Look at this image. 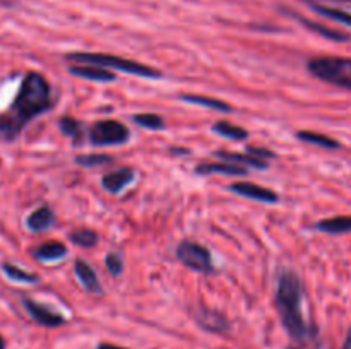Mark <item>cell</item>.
Instances as JSON below:
<instances>
[{"instance_id": "6da1fadb", "label": "cell", "mask_w": 351, "mask_h": 349, "mask_svg": "<svg viewBox=\"0 0 351 349\" xmlns=\"http://www.w3.org/2000/svg\"><path fill=\"white\" fill-rule=\"evenodd\" d=\"M50 105L51 92L47 79L41 74H38V72L26 74L10 108L0 115V133H2L3 139H17L24 127L34 116L47 112Z\"/></svg>"}, {"instance_id": "7a4b0ae2", "label": "cell", "mask_w": 351, "mask_h": 349, "mask_svg": "<svg viewBox=\"0 0 351 349\" xmlns=\"http://www.w3.org/2000/svg\"><path fill=\"white\" fill-rule=\"evenodd\" d=\"M276 308L290 337L305 341L307 325L302 317V287L300 281L291 270H283L278 281Z\"/></svg>"}, {"instance_id": "3957f363", "label": "cell", "mask_w": 351, "mask_h": 349, "mask_svg": "<svg viewBox=\"0 0 351 349\" xmlns=\"http://www.w3.org/2000/svg\"><path fill=\"white\" fill-rule=\"evenodd\" d=\"M65 58H67L69 62H75V64H81V65H98V67H103V68H117V70H122L125 72V74L139 75V77H147V79L161 77V72L156 70V68L149 67V65L141 64V62L127 60V58L115 57V55L74 51V53H69Z\"/></svg>"}, {"instance_id": "277c9868", "label": "cell", "mask_w": 351, "mask_h": 349, "mask_svg": "<svg viewBox=\"0 0 351 349\" xmlns=\"http://www.w3.org/2000/svg\"><path fill=\"white\" fill-rule=\"evenodd\" d=\"M308 72L321 81L351 91V58L317 57L308 60Z\"/></svg>"}, {"instance_id": "5b68a950", "label": "cell", "mask_w": 351, "mask_h": 349, "mask_svg": "<svg viewBox=\"0 0 351 349\" xmlns=\"http://www.w3.org/2000/svg\"><path fill=\"white\" fill-rule=\"evenodd\" d=\"M177 257L185 267L195 270V272L209 274L215 270L211 253L206 246L199 245L197 242H191V240L182 242L177 248Z\"/></svg>"}, {"instance_id": "8992f818", "label": "cell", "mask_w": 351, "mask_h": 349, "mask_svg": "<svg viewBox=\"0 0 351 349\" xmlns=\"http://www.w3.org/2000/svg\"><path fill=\"white\" fill-rule=\"evenodd\" d=\"M130 137L129 129L117 120H99L91 127L89 140L95 146H115L127 142Z\"/></svg>"}, {"instance_id": "52a82bcc", "label": "cell", "mask_w": 351, "mask_h": 349, "mask_svg": "<svg viewBox=\"0 0 351 349\" xmlns=\"http://www.w3.org/2000/svg\"><path fill=\"white\" fill-rule=\"evenodd\" d=\"M23 305L27 310V313L33 317V320L43 325V327H60V325L65 324V317H62L57 311H51L50 308L31 300V298H24Z\"/></svg>"}, {"instance_id": "ba28073f", "label": "cell", "mask_w": 351, "mask_h": 349, "mask_svg": "<svg viewBox=\"0 0 351 349\" xmlns=\"http://www.w3.org/2000/svg\"><path fill=\"white\" fill-rule=\"evenodd\" d=\"M230 190L235 192V194L242 195V197L247 198H254V201L259 202H267V204H274L278 202V194L271 188L261 187V185L256 183H249V181H239V183H233L230 187Z\"/></svg>"}, {"instance_id": "9c48e42d", "label": "cell", "mask_w": 351, "mask_h": 349, "mask_svg": "<svg viewBox=\"0 0 351 349\" xmlns=\"http://www.w3.org/2000/svg\"><path fill=\"white\" fill-rule=\"evenodd\" d=\"M134 177H136V173H134L132 168H120V170L112 171V173L103 177V187L110 194H120L127 185L132 183Z\"/></svg>"}, {"instance_id": "30bf717a", "label": "cell", "mask_w": 351, "mask_h": 349, "mask_svg": "<svg viewBox=\"0 0 351 349\" xmlns=\"http://www.w3.org/2000/svg\"><path fill=\"white\" fill-rule=\"evenodd\" d=\"M71 74L77 75V77L88 79V81H96V82H113L117 79V75L113 72H110L108 68L98 67V65H71Z\"/></svg>"}, {"instance_id": "8fae6325", "label": "cell", "mask_w": 351, "mask_h": 349, "mask_svg": "<svg viewBox=\"0 0 351 349\" xmlns=\"http://www.w3.org/2000/svg\"><path fill=\"white\" fill-rule=\"evenodd\" d=\"M74 269L86 291H89V293H96V294L101 293V284H99L98 276H96V272L93 270V267L89 266V263H86L84 260H75Z\"/></svg>"}, {"instance_id": "7c38bea8", "label": "cell", "mask_w": 351, "mask_h": 349, "mask_svg": "<svg viewBox=\"0 0 351 349\" xmlns=\"http://www.w3.org/2000/svg\"><path fill=\"white\" fill-rule=\"evenodd\" d=\"M51 224H53V212H51V209L48 205L38 207L26 219V226L34 233L47 231Z\"/></svg>"}, {"instance_id": "4fadbf2b", "label": "cell", "mask_w": 351, "mask_h": 349, "mask_svg": "<svg viewBox=\"0 0 351 349\" xmlns=\"http://www.w3.org/2000/svg\"><path fill=\"white\" fill-rule=\"evenodd\" d=\"M216 157H219L221 161H226V163L239 164V166H254V168H267V161L261 159V157L252 156V154H240V153H228V151H218L215 153Z\"/></svg>"}, {"instance_id": "5bb4252c", "label": "cell", "mask_w": 351, "mask_h": 349, "mask_svg": "<svg viewBox=\"0 0 351 349\" xmlns=\"http://www.w3.org/2000/svg\"><path fill=\"white\" fill-rule=\"evenodd\" d=\"M199 174H211V173H221V174H228V177H242V174H247V168L245 166H239V164L233 163H204L199 164L195 168Z\"/></svg>"}, {"instance_id": "9a60e30c", "label": "cell", "mask_w": 351, "mask_h": 349, "mask_svg": "<svg viewBox=\"0 0 351 349\" xmlns=\"http://www.w3.org/2000/svg\"><path fill=\"white\" fill-rule=\"evenodd\" d=\"M33 255L41 262H53V260H60L67 255V246L60 242H47L38 246Z\"/></svg>"}, {"instance_id": "2e32d148", "label": "cell", "mask_w": 351, "mask_h": 349, "mask_svg": "<svg viewBox=\"0 0 351 349\" xmlns=\"http://www.w3.org/2000/svg\"><path fill=\"white\" fill-rule=\"evenodd\" d=\"M298 21H300L302 24H304L307 29L314 31V33L321 34V36L328 38V40H332V41H348L350 40V34L348 33H343V31H338V29H332V27H328L324 26V24L321 23H315V21H311L307 19V17L304 16H295Z\"/></svg>"}, {"instance_id": "e0dca14e", "label": "cell", "mask_w": 351, "mask_h": 349, "mask_svg": "<svg viewBox=\"0 0 351 349\" xmlns=\"http://www.w3.org/2000/svg\"><path fill=\"white\" fill-rule=\"evenodd\" d=\"M312 10H315L317 14L321 16L328 17V19L336 21V23H341L345 26L351 27V12L348 10H341V9H336V7L331 5H324V3H317V2H308Z\"/></svg>"}, {"instance_id": "ac0fdd59", "label": "cell", "mask_w": 351, "mask_h": 349, "mask_svg": "<svg viewBox=\"0 0 351 349\" xmlns=\"http://www.w3.org/2000/svg\"><path fill=\"white\" fill-rule=\"evenodd\" d=\"M317 228L324 233H332V235L350 233L351 216H336V218H331V219H322V221L317 222Z\"/></svg>"}, {"instance_id": "d6986e66", "label": "cell", "mask_w": 351, "mask_h": 349, "mask_svg": "<svg viewBox=\"0 0 351 349\" xmlns=\"http://www.w3.org/2000/svg\"><path fill=\"white\" fill-rule=\"evenodd\" d=\"M297 137L300 140H304V142L315 144V146H321L324 147V149H339V147H341L338 140L332 139V137L324 135V133L319 132H311V130H300V132L297 133Z\"/></svg>"}, {"instance_id": "ffe728a7", "label": "cell", "mask_w": 351, "mask_h": 349, "mask_svg": "<svg viewBox=\"0 0 351 349\" xmlns=\"http://www.w3.org/2000/svg\"><path fill=\"white\" fill-rule=\"evenodd\" d=\"M182 99L187 103H194V105H201L206 106V108H213V109H218V112H225L230 113L232 112V106L228 103L221 101V99H216V98H208V96H195V94H185L182 96Z\"/></svg>"}, {"instance_id": "44dd1931", "label": "cell", "mask_w": 351, "mask_h": 349, "mask_svg": "<svg viewBox=\"0 0 351 349\" xmlns=\"http://www.w3.org/2000/svg\"><path fill=\"white\" fill-rule=\"evenodd\" d=\"M2 270H3V274H5V276L9 277V279L16 281V283H29V284H33V283H38V279H40V277H38L36 274L27 272V270L21 269V267L14 266V263H10V262H3L2 263Z\"/></svg>"}, {"instance_id": "7402d4cb", "label": "cell", "mask_w": 351, "mask_h": 349, "mask_svg": "<svg viewBox=\"0 0 351 349\" xmlns=\"http://www.w3.org/2000/svg\"><path fill=\"white\" fill-rule=\"evenodd\" d=\"M213 130H215L216 133H219V135L228 137V139H233V140H243L247 139V135H249V132H247L245 129H242V127L239 125H233V123L230 122L215 123V125H213Z\"/></svg>"}, {"instance_id": "603a6c76", "label": "cell", "mask_w": 351, "mask_h": 349, "mask_svg": "<svg viewBox=\"0 0 351 349\" xmlns=\"http://www.w3.org/2000/svg\"><path fill=\"white\" fill-rule=\"evenodd\" d=\"M202 317L199 318V324L202 325L204 328L213 332H221L228 328V322L223 315L219 313H211V311H202Z\"/></svg>"}, {"instance_id": "cb8c5ba5", "label": "cell", "mask_w": 351, "mask_h": 349, "mask_svg": "<svg viewBox=\"0 0 351 349\" xmlns=\"http://www.w3.org/2000/svg\"><path fill=\"white\" fill-rule=\"evenodd\" d=\"M72 243H75L77 246H84V248H91L98 243V233L93 231V229L82 228V229H75L69 235Z\"/></svg>"}, {"instance_id": "d4e9b609", "label": "cell", "mask_w": 351, "mask_h": 349, "mask_svg": "<svg viewBox=\"0 0 351 349\" xmlns=\"http://www.w3.org/2000/svg\"><path fill=\"white\" fill-rule=\"evenodd\" d=\"M134 122L149 130L165 129L163 118L160 115H154V113H139V115H134Z\"/></svg>"}, {"instance_id": "484cf974", "label": "cell", "mask_w": 351, "mask_h": 349, "mask_svg": "<svg viewBox=\"0 0 351 349\" xmlns=\"http://www.w3.org/2000/svg\"><path fill=\"white\" fill-rule=\"evenodd\" d=\"M58 127H60V130L65 133V135L72 137L74 140L81 139L82 125L77 122V120L72 118V116H62L60 122H58Z\"/></svg>"}, {"instance_id": "4316f807", "label": "cell", "mask_w": 351, "mask_h": 349, "mask_svg": "<svg viewBox=\"0 0 351 349\" xmlns=\"http://www.w3.org/2000/svg\"><path fill=\"white\" fill-rule=\"evenodd\" d=\"M77 164L81 166H101V164H106L112 161V156L108 154H84V156H77L75 157Z\"/></svg>"}, {"instance_id": "83f0119b", "label": "cell", "mask_w": 351, "mask_h": 349, "mask_svg": "<svg viewBox=\"0 0 351 349\" xmlns=\"http://www.w3.org/2000/svg\"><path fill=\"white\" fill-rule=\"evenodd\" d=\"M106 267H108L112 276H120L123 270L122 257H120L119 253H108V255H106Z\"/></svg>"}, {"instance_id": "f1b7e54d", "label": "cell", "mask_w": 351, "mask_h": 349, "mask_svg": "<svg viewBox=\"0 0 351 349\" xmlns=\"http://www.w3.org/2000/svg\"><path fill=\"white\" fill-rule=\"evenodd\" d=\"M247 151H249V154H252V156H256V157H261V159H269V157H274L273 151L264 149V147L250 146Z\"/></svg>"}, {"instance_id": "f546056e", "label": "cell", "mask_w": 351, "mask_h": 349, "mask_svg": "<svg viewBox=\"0 0 351 349\" xmlns=\"http://www.w3.org/2000/svg\"><path fill=\"white\" fill-rule=\"evenodd\" d=\"M98 349H129V348H122V346L110 344V342H101V344L98 346Z\"/></svg>"}, {"instance_id": "4dcf8cb0", "label": "cell", "mask_w": 351, "mask_h": 349, "mask_svg": "<svg viewBox=\"0 0 351 349\" xmlns=\"http://www.w3.org/2000/svg\"><path fill=\"white\" fill-rule=\"evenodd\" d=\"M343 349H351V328L348 335H346V341H345V346H343Z\"/></svg>"}, {"instance_id": "1f68e13d", "label": "cell", "mask_w": 351, "mask_h": 349, "mask_svg": "<svg viewBox=\"0 0 351 349\" xmlns=\"http://www.w3.org/2000/svg\"><path fill=\"white\" fill-rule=\"evenodd\" d=\"M305 2H317V0H305ZM329 2H338V3H348L351 5V0H329Z\"/></svg>"}, {"instance_id": "d6a6232c", "label": "cell", "mask_w": 351, "mask_h": 349, "mask_svg": "<svg viewBox=\"0 0 351 349\" xmlns=\"http://www.w3.org/2000/svg\"><path fill=\"white\" fill-rule=\"evenodd\" d=\"M0 349H5V339L0 335Z\"/></svg>"}, {"instance_id": "836d02e7", "label": "cell", "mask_w": 351, "mask_h": 349, "mask_svg": "<svg viewBox=\"0 0 351 349\" xmlns=\"http://www.w3.org/2000/svg\"><path fill=\"white\" fill-rule=\"evenodd\" d=\"M288 349H300V348H293V346H290V348H288Z\"/></svg>"}]
</instances>
